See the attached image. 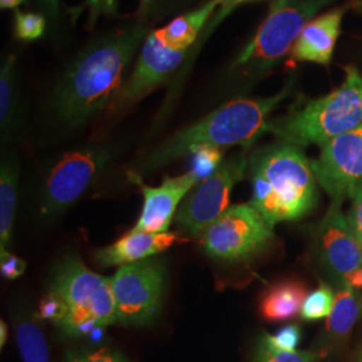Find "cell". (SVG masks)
<instances>
[{
	"label": "cell",
	"instance_id": "1",
	"mask_svg": "<svg viewBox=\"0 0 362 362\" xmlns=\"http://www.w3.org/2000/svg\"><path fill=\"white\" fill-rule=\"evenodd\" d=\"M149 33L143 22L117 28L93 39L70 58L49 95V110L59 128H82L107 109Z\"/></svg>",
	"mask_w": 362,
	"mask_h": 362
},
{
	"label": "cell",
	"instance_id": "2",
	"mask_svg": "<svg viewBox=\"0 0 362 362\" xmlns=\"http://www.w3.org/2000/svg\"><path fill=\"white\" fill-rule=\"evenodd\" d=\"M291 89L293 79L272 97L236 98L221 105L202 119L158 144L141 160L140 169L152 172L163 168L185 156H191L200 146L227 149L240 145L243 149H248L267 132L272 110L288 97Z\"/></svg>",
	"mask_w": 362,
	"mask_h": 362
},
{
	"label": "cell",
	"instance_id": "3",
	"mask_svg": "<svg viewBox=\"0 0 362 362\" xmlns=\"http://www.w3.org/2000/svg\"><path fill=\"white\" fill-rule=\"evenodd\" d=\"M252 197L251 206L274 228L284 221L309 215L318 203L317 177L302 148L272 144L248 158Z\"/></svg>",
	"mask_w": 362,
	"mask_h": 362
},
{
	"label": "cell",
	"instance_id": "4",
	"mask_svg": "<svg viewBox=\"0 0 362 362\" xmlns=\"http://www.w3.org/2000/svg\"><path fill=\"white\" fill-rule=\"evenodd\" d=\"M361 125L362 74L356 66H346L345 79L337 89L293 106L286 116L270 119L267 132L279 141L303 149L322 146Z\"/></svg>",
	"mask_w": 362,
	"mask_h": 362
},
{
	"label": "cell",
	"instance_id": "5",
	"mask_svg": "<svg viewBox=\"0 0 362 362\" xmlns=\"http://www.w3.org/2000/svg\"><path fill=\"white\" fill-rule=\"evenodd\" d=\"M334 0H272L255 35L238 54L231 71L255 77L282 64L311 19Z\"/></svg>",
	"mask_w": 362,
	"mask_h": 362
},
{
	"label": "cell",
	"instance_id": "6",
	"mask_svg": "<svg viewBox=\"0 0 362 362\" xmlns=\"http://www.w3.org/2000/svg\"><path fill=\"white\" fill-rule=\"evenodd\" d=\"M49 291L65 303L58 327L66 336H89L97 326L115 325L110 278L91 272L79 259L69 257L57 266Z\"/></svg>",
	"mask_w": 362,
	"mask_h": 362
},
{
	"label": "cell",
	"instance_id": "7",
	"mask_svg": "<svg viewBox=\"0 0 362 362\" xmlns=\"http://www.w3.org/2000/svg\"><path fill=\"white\" fill-rule=\"evenodd\" d=\"M112 144L91 143L57 156L46 167L38 188V209L46 221L58 219L77 203L116 155Z\"/></svg>",
	"mask_w": 362,
	"mask_h": 362
},
{
	"label": "cell",
	"instance_id": "8",
	"mask_svg": "<svg viewBox=\"0 0 362 362\" xmlns=\"http://www.w3.org/2000/svg\"><path fill=\"white\" fill-rule=\"evenodd\" d=\"M115 299V325L145 326L161 310L167 267L161 259L148 258L121 266L110 278Z\"/></svg>",
	"mask_w": 362,
	"mask_h": 362
},
{
	"label": "cell",
	"instance_id": "9",
	"mask_svg": "<svg viewBox=\"0 0 362 362\" xmlns=\"http://www.w3.org/2000/svg\"><path fill=\"white\" fill-rule=\"evenodd\" d=\"M275 239L272 228L251 204L228 207L200 235V245L209 258L243 262L263 252Z\"/></svg>",
	"mask_w": 362,
	"mask_h": 362
},
{
	"label": "cell",
	"instance_id": "10",
	"mask_svg": "<svg viewBox=\"0 0 362 362\" xmlns=\"http://www.w3.org/2000/svg\"><path fill=\"white\" fill-rule=\"evenodd\" d=\"M248 149L223 161L220 168L200 181L188 194L176 212L175 220L181 231L202 235L220 215L230 207V197L235 185L243 180L248 169Z\"/></svg>",
	"mask_w": 362,
	"mask_h": 362
},
{
	"label": "cell",
	"instance_id": "11",
	"mask_svg": "<svg viewBox=\"0 0 362 362\" xmlns=\"http://www.w3.org/2000/svg\"><path fill=\"white\" fill-rule=\"evenodd\" d=\"M188 52L170 49L163 42L158 30L151 31L144 42L132 76L122 83L107 106V117L122 115L152 91L167 83L182 65Z\"/></svg>",
	"mask_w": 362,
	"mask_h": 362
},
{
	"label": "cell",
	"instance_id": "12",
	"mask_svg": "<svg viewBox=\"0 0 362 362\" xmlns=\"http://www.w3.org/2000/svg\"><path fill=\"white\" fill-rule=\"evenodd\" d=\"M311 167L332 206L341 207L362 180V125L322 145Z\"/></svg>",
	"mask_w": 362,
	"mask_h": 362
},
{
	"label": "cell",
	"instance_id": "13",
	"mask_svg": "<svg viewBox=\"0 0 362 362\" xmlns=\"http://www.w3.org/2000/svg\"><path fill=\"white\" fill-rule=\"evenodd\" d=\"M128 176L144 196L140 218L130 230L133 233H168L182 200L199 184V179L192 170L177 177H165L158 187L146 185L137 172H129Z\"/></svg>",
	"mask_w": 362,
	"mask_h": 362
},
{
	"label": "cell",
	"instance_id": "14",
	"mask_svg": "<svg viewBox=\"0 0 362 362\" xmlns=\"http://www.w3.org/2000/svg\"><path fill=\"white\" fill-rule=\"evenodd\" d=\"M320 243L325 263L342 281L362 267V243L350 228L341 207L330 206L320 226Z\"/></svg>",
	"mask_w": 362,
	"mask_h": 362
},
{
	"label": "cell",
	"instance_id": "15",
	"mask_svg": "<svg viewBox=\"0 0 362 362\" xmlns=\"http://www.w3.org/2000/svg\"><path fill=\"white\" fill-rule=\"evenodd\" d=\"M344 13V8H336L311 19L290 52L291 61L330 65L341 34Z\"/></svg>",
	"mask_w": 362,
	"mask_h": 362
},
{
	"label": "cell",
	"instance_id": "16",
	"mask_svg": "<svg viewBox=\"0 0 362 362\" xmlns=\"http://www.w3.org/2000/svg\"><path fill=\"white\" fill-rule=\"evenodd\" d=\"M180 242L177 233H133L129 231L121 236L110 246L100 248L94 259L101 267L125 266L144 259L153 258L157 254L168 250Z\"/></svg>",
	"mask_w": 362,
	"mask_h": 362
},
{
	"label": "cell",
	"instance_id": "17",
	"mask_svg": "<svg viewBox=\"0 0 362 362\" xmlns=\"http://www.w3.org/2000/svg\"><path fill=\"white\" fill-rule=\"evenodd\" d=\"M23 122L22 91L18 73V58L7 55L0 69V136L1 143L15 140Z\"/></svg>",
	"mask_w": 362,
	"mask_h": 362
},
{
	"label": "cell",
	"instance_id": "18",
	"mask_svg": "<svg viewBox=\"0 0 362 362\" xmlns=\"http://www.w3.org/2000/svg\"><path fill=\"white\" fill-rule=\"evenodd\" d=\"M308 287L299 281H282L270 286L259 299L260 317L267 322H285L300 314Z\"/></svg>",
	"mask_w": 362,
	"mask_h": 362
},
{
	"label": "cell",
	"instance_id": "19",
	"mask_svg": "<svg viewBox=\"0 0 362 362\" xmlns=\"http://www.w3.org/2000/svg\"><path fill=\"white\" fill-rule=\"evenodd\" d=\"M219 4L220 0H208L194 11L182 13L167 26L158 28L163 42L173 50L189 52L197 42L199 34L207 28Z\"/></svg>",
	"mask_w": 362,
	"mask_h": 362
},
{
	"label": "cell",
	"instance_id": "20",
	"mask_svg": "<svg viewBox=\"0 0 362 362\" xmlns=\"http://www.w3.org/2000/svg\"><path fill=\"white\" fill-rule=\"evenodd\" d=\"M19 175L18 160L11 155L3 156L0 165V251H8L13 239Z\"/></svg>",
	"mask_w": 362,
	"mask_h": 362
},
{
	"label": "cell",
	"instance_id": "21",
	"mask_svg": "<svg viewBox=\"0 0 362 362\" xmlns=\"http://www.w3.org/2000/svg\"><path fill=\"white\" fill-rule=\"evenodd\" d=\"M361 314V300L357 298L356 288L351 287L346 281H342L336 294L333 310L327 317V338L336 342L344 339L351 332Z\"/></svg>",
	"mask_w": 362,
	"mask_h": 362
},
{
	"label": "cell",
	"instance_id": "22",
	"mask_svg": "<svg viewBox=\"0 0 362 362\" xmlns=\"http://www.w3.org/2000/svg\"><path fill=\"white\" fill-rule=\"evenodd\" d=\"M15 333L23 362H50L46 338L35 321L26 317L19 318Z\"/></svg>",
	"mask_w": 362,
	"mask_h": 362
},
{
	"label": "cell",
	"instance_id": "23",
	"mask_svg": "<svg viewBox=\"0 0 362 362\" xmlns=\"http://www.w3.org/2000/svg\"><path fill=\"white\" fill-rule=\"evenodd\" d=\"M317 354L306 350H287L274 345L269 334L260 338L255 362H315Z\"/></svg>",
	"mask_w": 362,
	"mask_h": 362
},
{
	"label": "cell",
	"instance_id": "24",
	"mask_svg": "<svg viewBox=\"0 0 362 362\" xmlns=\"http://www.w3.org/2000/svg\"><path fill=\"white\" fill-rule=\"evenodd\" d=\"M334 299L336 296L332 287L322 284L317 290L308 294L300 309V317L305 321H315L329 317L333 310Z\"/></svg>",
	"mask_w": 362,
	"mask_h": 362
},
{
	"label": "cell",
	"instance_id": "25",
	"mask_svg": "<svg viewBox=\"0 0 362 362\" xmlns=\"http://www.w3.org/2000/svg\"><path fill=\"white\" fill-rule=\"evenodd\" d=\"M46 16L43 13L15 10L13 34L22 42H34L43 37L46 31Z\"/></svg>",
	"mask_w": 362,
	"mask_h": 362
},
{
	"label": "cell",
	"instance_id": "26",
	"mask_svg": "<svg viewBox=\"0 0 362 362\" xmlns=\"http://www.w3.org/2000/svg\"><path fill=\"white\" fill-rule=\"evenodd\" d=\"M226 149L212 148V146H200L191 153V168L197 176L199 182L212 176L224 161Z\"/></svg>",
	"mask_w": 362,
	"mask_h": 362
},
{
	"label": "cell",
	"instance_id": "27",
	"mask_svg": "<svg viewBox=\"0 0 362 362\" xmlns=\"http://www.w3.org/2000/svg\"><path fill=\"white\" fill-rule=\"evenodd\" d=\"M65 303L61 300V298L57 297L50 291L42 298L39 303L38 314H37L39 320L50 321L55 326H58L65 318Z\"/></svg>",
	"mask_w": 362,
	"mask_h": 362
},
{
	"label": "cell",
	"instance_id": "28",
	"mask_svg": "<svg viewBox=\"0 0 362 362\" xmlns=\"http://www.w3.org/2000/svg\"><path fill=\"white\" fill-rule=\"evenodd\" d=\"M26 260H23L8 251H0V272L4 279L13 281L26 272Z\"/></svg>",
	"mask_w": 362,
	"mask_h": 362
},
{
	"label": "cell",
	"instance_id": "29",
	"mask_svg": "<svg viewBox=\"0 0 362 362\" xmlns=\"http://www.w3.org/2000/svg\"><path fill=\"white\" fill-rule=\"evenodd\" d=\"M300 336H302L300 327L296 324L286 325L274 336L269 334L274 345L287 350L297 349V346L300 342Z\"/></svg>",
	"mask_w": 362,
	"mask_h": 362
},
{
	"label": "cell",
	"instance_id": "30",
	"mask_svg": "<svg viewBox=\"0 0 362 362\" xmlns=\"http://www.w3.org/2000/svg\"><path fill=\"white\" fill-rule=\"evenodd\" d=\"M350 199H351V208L346 218L349 221L350 228L362 243V180L357 184Z\"/></svg>",
	"mask_w": 362,
	"mask_h": 362
},
{
	"label": "cell",
	"instance_id": "31",
	"mask_svg": "<svg viewBox=\"0 0 362 362\" xmlns=\"http://www.w3.org/2000/svg\"><path fill=\"white\" fill-rule=\"evenodd\" d=\"M82 7L88 10V26L93 28L104 15H113L117 11V0H86Z\"/></svg>",
	"mask_w": 362,
	"mask_h": 362
},
{
	"label": "cell",
	"instance_id": "32",
	"mask_svg": "<svg viewBox=\"0 0 362 362\" xmlns=\"http://www.w3.org/2000/svg\"><path fill=\"white\" fill-rule=\"evenodd\" d=\"M69 362H128V360L116 350L101 348L79 356H73Z\"/></svg>",
	"mask_w": 362,
	"mask_h": 362
},
{
	"label": "cell",
	"instance_id": "33",
	"mask_svg": "<svg viewBox=\"0 0 362 362\" xmlns=\"http://www.w3.org/2000/svg\"><path fill=\"white\" fill-rule=\"evenodd\" d=\"M247 1H254V0H220L219 7L216 10V13L214 15V18L209 21L207 28H206V35H209V33L215 31V28L219 26L220 23L233 13V10L240 6L245 4Z\"/></svg>",
	"mask_w": 362,
	"mask_h": 362
},
{
	"label": "cell",
	"instance_id": "34",
	"mask_svg": "<svg viewBox=\"0 0 362 362\" xmlns=\"http://www.w3.org/2000/svg\"><path fill=\"white\" fill-rule=\"evenodd\" d=\"M39 8L47 15L52 22H58L61 8H59V0H35Z\"/></svg>",
	"mask_w": 362,
	"mask_h": 362
},
{
	"label": "cell",
	"instance_id": "35",
	"mask_svg": "<svg viewBox=\"0 0 362 362\" xmlns=\"http://www.w3.org/2000/svg\"><path fill=\"white\" fill-rule=\"evenodd\" d=\"M344 281H346L356 290H362V267L358 269L357 272L350 274L349 276L346 279H344Z\"/></svg>",
	"mask_w": 362,
	"mask_h": 362
},
{
	"label": "cell",
	"instance_id": "36",
	"mask_svg": "<svg viewBox=\"0 0 362 362\" xmlns=\"http://www.w3.org/2000/svg\"><path fill=\"white\" fill-rule=\"evenodd\" d=\"M23 3H25V0H0V8L1 10H18V7Z\"/></svg>",
	"mask_w": 362,
	"mask_h": 362
},
{
	"label": "cell",
	"instance_id": "37",
	"mask_svg": "<svg viewBox=\"0 0 362 362\" xmlns=\"http://www.w3.org/2000/svg\"><path fill=\"white\" fill-rule=\"evenodd\" d=\"M105 327L106 326H97L93 332H91L90 334H89V339H90V342L93 344H98L103 338H104L105 334Z\"/></svg>",
	"mask_w": 362,
	"mask_h": 362
},
{
	"label": "cell",
	"instance_id": "38",
	"mask_svg": "<svg viewBox=\"0 0 362 362\" xmlns=\"http://www.w3.org/2000/svg\"><path fill=\"white\" fill-rule=\"evenodd\" d=\"M7 339V326L4 324V321H0V346L3 348Z\"/></svg>",
	"mask_w": 362,
	"mask_h": 362
},
{
	"label": "cell",
	"instance_id": "39",
	"mask_svg": "<svg viewBox=\"0 0 362 362\" xmlns=\"http://www.w3.org/2000/svg\"><path fill=\"white\" fill-rule=\"evenodd\" d=\"M148 1L149 0H141V3H140V13L145 16L146 15V11H148Z\"/></svg>",
	"mask_w": 362,
	"mask_h": 362
},
{
	"label": "cell",
	"instance_id": "40",
	"mask_svg": "<svg viewBox=\"0 0 362 362\" xmlns=\"http://www.w3.org/2000/svg\"><path fill=\"white\" fill-rule=\"evenodd\" d=\"M160 1H163V0H149V1H148V11H146V13H149L151 10H153V7H155L156 4L160 3Z\"/></svg>",
	"mask_w": 362,
	"mask_h": 362
},
{
	"label": "cell",
	"instance_id": "41",
	"mask_svg": "<svg viewBox=\"0 0 362 362\" xmlns=\"http://www.w3.org/2000/svg\"><path fill=\"white\" fill-rule=\"evenodd\" d=\"M356 7H357V10H358V11H361L362 13V0H360V1L357 3V6H356Z\"/></svg>",
	"mask_w": 362,
	"mask_h": 362
},
{
	"label": "cell",
	"instance_id": "42",
	"mask_svg": "<svg viewBox=\"0 0 362 362\" xmlns=\"http://www.w3.org/2000/svg\"><path fill=\"white\" fill-rule=\"evenodd\" d=\"M358 362H362V349L360 351V356H358Z\"/></svg>",
	"mask_w": 362,
	"mask_h": 362
},
{
	"label": "cell",
	"instance_id": "43",
	"mask_svg": "<svg viewBox=\"0 0 362 362\" xmlns=\"http://www.w3.org/2000/svg\"><path fill=\"white\" fill-rule=\"evenodd\" d=\"M361 310H362V297H361Z\"/></svg>",
	"mask_w": 362,
	"mask_h": 362
}]
</instances>
